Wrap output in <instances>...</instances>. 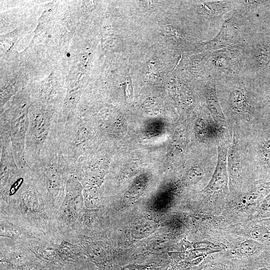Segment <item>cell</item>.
Returning a JSON list of instances; mask_svg holds the SVG:
<instances>
[{"label": "cell", "instance_id": "9", "mask_svg": "<svg viewBox=\"0 0 270 270\" xmlns=\"http://www.w3.org/2000/svg\"><path fill=\"white\" fill-rule=\"evenodd\" d=\"M1 264V270H44L45 265L42 262L34 258H8Z\"/></svg>", "mask_w": 270, "mask_h": 270}, {"label": "cell", "instance_id": "20", "mask_svg": "<svg viewBox=\"0 0 270 270\" xmlns=\"http://www.w3.org/2000/svg\"><path fill=\"white\" fill-rule=\"evenodd\" d=\"M199 247L202 248L204 249L206 248L208 250L209 248H216L219 247V246L216 245L212 243H210L208 242H202L198 244Z\"/></svg>", "mask_w": 270, "mask_h": 270}, {"label": "cell", "instance_id": "18", "mask_svg": "<svg viewBox=\"0 0 270 270\" xmlns=\"http://www.w3.org/2000/svg\"><path fill=\"white\" fill-rule=\"evenodd\" d=\"M153 226H151L150 224L146 225H142L138 226V228L134 230V235L139 236L141 237L146 236V234H151V232L154 230Z\"/></svg>", "mask_w": 270, "mask_h": 270}, {"label": "cell", "instance_id": "7", "mask_svg": "<svg viewBox=\"0 0 270 270\" xmlns=\"http://www.w3.org/2000/svg\"><path fill=\"white\" fill-rule=\"evenodd\" d=\"M227 154L226 147L219 144L217 164L212 178L205 188V191H218L226 186L228 180Z\"/></svg>", "mask_w": 270, "mask_h": 270}, {"label": "cell", "instance_id": "6", "mask_svg": "<svg viewBox=\"0 0 270 270\" xmlns=\"http://www.w3.org/2000/svg\"><path fill=\"white\" fill-rule=\"evenodd\" d=\"M198 86L208 110L216 120L224 122L225 118L218 95L216 82L211 79L199 80Z\"/></svg>", "mask_w": 270, "mask_h": 270}, {"label": "cell", "instance_id": "16", "mask_svg": "<svg viewBox=\"0 0 270 270\" xmlns=\"http://www.w3.org/2000/svg\"><path fill=\"white\" fill-rule=\"evenodd\" d=\"M240 270H270V258H261L252 264L242 266Z\"/></svg>", "mask_w": 270, "mask_h": 270}, {"label": "cell", "instance_id": "14", "mask_svg": "<svg viewBox=\"0 0 270 270\" xmlns=\"http://www.w3.org/2000/svg\"><path fill=\"white\" fill-rule=\"evenodd\" d=\"M44 270H94L87 264L54 263L46 264Z\"/></svg>", "mask_w": 270, "mask_h": 270}, {"label": "cell", "instance_id": "3", "mask_svg": "<svg viewBox=\"0 0 270 270\" xmlns=\"http://www.w3.org/2000/svg\"><path fill=\"white\" fill-rule=\"evenodd\" d=\"M241 74L257 80L270 67V29L261 26L254 29L242 46Z\"/></svg>", "mask_w": 270, "mask_h": 270}, {"label": "cell", "instance_id": "4", "mask_svg": "<svg viewBox=\"0 0 270 270\" xmlns=\"http://www.w3.org/2000/svg\"><path fill=\"white\" fill-rule=\"evenodd\" d=\"M254 28H255L249 25L232 12L230 18L224 20L216 35L212 39L203 42L194 52L224 48L242 50L244 42Z\"/></svg>", "mask_w": 270, "mask_h": 270}, {"label": "cell", "instance_id": "13", "mask_svg": "<svg viewBox=\"0 0 270 270\" xmlns=\"http://www.w3.org/2000/svg\"><path fill=\"white\" fill-rule=\"evenodd\" d=\"M255 82L266 102H270V67Z\"/></svg>", "mask_w": 270, "mask_h": 270}, {"label": "cell", "instance_id": "1", "mask_svg": "<svg viewBox=\"0 0 270 270\" xmlns=\"http://www.w3.org/2000/svg\"><path fill=\"white\" fill-rule=\"evenodd\" d=\"M216 87L222 108L231 114L262 117L266 102L254 80L240 74L216 82Z\"/></svg>", "mask_w": 270, "mask_h": 270}, {"label": "cell", "instance_id": "12", "mask_svg": "<svg viewBox=\"0 0 270 270\" xmlns=\"http://www.w3.org/2000/svg\"><path fill=\"white\" fill-rule=\"evenodd\" d=\"M265 250V245L254 240H250L242 242L234 252L240 256L252 257L260 254Z\"/></svg>", "mask_w": 270, "mask_h": 270}, {"label": "cell", "instance_id": "5", "mask_svg": "<svg viewBox=\"0 0 270 270\" xmlns=\"http://www.w3.org/2000/svg\"><path fill=\"white\" fill-rule=\"evenodd\" d=\"M238 0H198L192 6L196 10L198 24L210 40L220 30L224 22V16L233 11Z\"/></svg>", "mask_w": 270, "mask_h": 270}, {"label": "cell", "instance_id": "11", "mask_svg": "<svg viewBox=\"0 0 270 270\" xmlns=\"http://www.w3.org/2000/svg\"><path fill=\"white\" fill-rule=\"evenodd\" d=\"M252 238L265 246L270 245V221H265L254 225L249 232Z\"/></svg>", "mask_w": 270, "mask_h": 270}, {"label": "cell", "instance_id": "8", "mask_svg": "<svg viewBox=\"0 0 270 270\" xmlns=\"http://www.w3.org/2000/svg\"><path fill=\"white\" fill-rule=\"evenodd\" d=\"M258 137L256 154L259 167L266 176L270 175V126Z\"/></svg>", "mask_w": 270, "mask_h": 270}, {"label": "cell", "instance_id": "15", "mask_svg": "<svg viewBox=\"0 0 270 270\" xmlns=\"http://www.w3.org/2000/svg\"><path fill=\"white\" fill-rule=\"evenodd\" d=\"M204 171L200 166H196L190 170L185 175L183 182L186 184H192L200 181L204 176Z\"/></svg>", "mask_w": 270, "mask_h": 270}, {"label": "cell", "instance_id": "17", "mask_svg": "<svg viewBox=\"0 0 270 270\" xmlns=\"http://www.w3.org/2000/svg\"><path fill=\"white\" fill-rule=\"evenodd\" d=\"M202 270H232L226 262H214L206 264Z\"/></svg>", "mask_w": 270, "mask_h": 270}, {"label": "cell", "instance_id": "19", "mask_svg": "<svg viewBox=\"0 0 270 270\" xmlns=\"http://www.w3.org/2000/svg\"><path fill=\"white\" fill-rule=\"evenodd\" d=\"M262 119L264 122L263 126H270V102H266L262 115Z\"/></svg>", "mask_w": 270, "mask_h": 270}, {"label": "cell", "instance_id": "10", "mask_svg": "<svg viewBox=\"0 0 270 270\" xmlns=\"http://www.w3.org/2000/svg\"><path fill=\"white\" fill-rule=\"evenodd\" d=\"M228 172L230 178H236L240 172V148L236 140L234 139L227 154Z\"/></svg>", "mask_w": 270, "mask_h": 270}, {"label": "cell", "instance_id": "2", "mask_svg": "<svg viewBox=\"0 0 270 270\" xmlns=\"http://www.w3.org/2000/svg\"><path fill=\"white\" fill-rule=\"evenodd\" d=\"M190 58L188 71L198 80L211 79L216 82L242 74V50L224 48L194 52Z\"/></svg>", "mask_w": 270, "mask_h": 270}, {"label": "cell", "instance_id": "21", "mask_svg": "<svg viewBox=\"0 0 270 270\" xmlns=\"http://www.w3.org/2000/svg\"><path fill=\"white\" fill-rule=\"evenodd\" d=\"M166 270H199L197 268H184L179 264L172 265Z\"/></svg>", "mask_w": 270, "mask_h": 270}]
</instances>
